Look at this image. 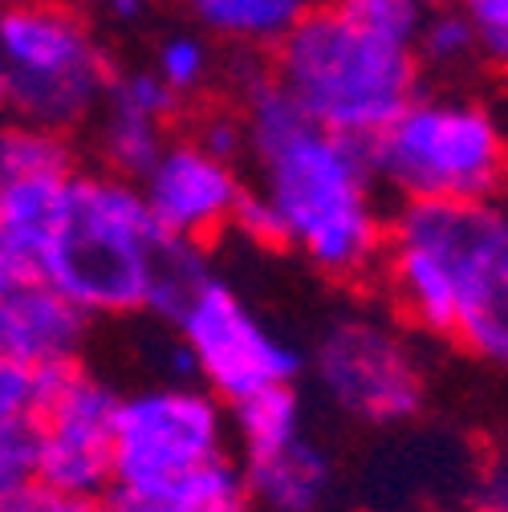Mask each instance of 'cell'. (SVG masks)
I'll return each mask as SVG.
<instances>
[{
    "label": "cell",
    "mask_w": 508,
    "mask_h": 512,
    "mask_svg": "<svg viewBox=\"0 0 508 512\" xmlns=\"http://www.w3.org/2000/svg\"><path fill=\"white\" fill-rule=\"evenodd\" d=\"M179 5L208 41L261 53L277 49L322 0H179Z\"/></svg>",
    "instance_id": "cell-16"
},
{
    "label": "cell",
    "mask_w": 508,
    "mask_h": 512,
    "mask_svg": "<svg viewBox=\"0 0 508 512\" xmlns=\"http://www.w3.org/2000/svg\"><path fill=\"white\" fill-rule=\"evenodd\" d=\"M45 171H78L66 135L41 131V126H29L21 118L0 122V183Z\"/></svg>",
    "instance_id": "cell-20"
},
{
    "label": "cell",
    "mask_w": 508,
    "mask_h": 512,
    "mask_svg": "<svg viewBox=\"0 0 508 512\" xmlns=\"http://www.w3.org/2000/svg\"><path fill=\"white\" fill-rule=\"evenodd\" d=\"M228 431L240 439L244 460L265 456L273 447H285L289 439L305 435V411H301L297 387L289 382V387H269L261 395H248L244 403L232 407Z\"/></svg>",
    "instance_id": "cell-18"
},
{
    "label": "cell",
    "mask_w": 508,
    "mask_h": 512,
    "mask_svg": "<svg viewBox=\"0 0 508 512\" xmlns=\"http://www.w3.org/2000/svg\"><path fill=\"white\" fill-rule=\"evenodd\" d=\"M33 484V435L25 431H0V500H9Z\"/></svg>",
    "instance_id": "cell-26"
},
{
    "label": "cell",
    "mask_w": 508,
    "mask_h": 512,
    "mask_svg": "<svg viewBox=\"0 0 508 512\" xmlns=\"http://www.w3.org/2000/svg\"><path fill=\"white\" fill-rule=\"evenodd\" d=\"M378 277L415 330L484 362L508 358V220L496 200H403L387 212Z\"/></svg>",
    "instance_id": "cell-2"
},
{
    "label": "cell",
    "mask_w": 508,
    "mask_h": 512,
    "mask_svg": "<svg viewBox=\"0 0 508 512\" xmlns=\"http://www.w3.org/2000/svg\"><path fill=\"white\" fill-rule=\"evenodd\" d=\"M240 472L248 500L265 504L269 512H317L334 484L330 456L309 435H297L285 447L244 460Z\"/></svg>",
    "instance_id": "cell-15"
},
{
    "label": "cell",
    "mask_w": 508,
    "mask_h": 512,
    "mask_svg": "<svg viewBox=\"0 0 508 512\" xmlns=\"http://www.w3.org/2000/svg\"><path fill=\"white\" fill-rule=\"evenodd\" d=\"M41 403V374L0 354V431H25Z\"/></svg>",
    "instance_id": "cell-24"
},
{
    "label": "cell",
    "mask_w": 508,
    "mask_h": 512,
    "mask_svg": "<svg viewBox=\"0 0 508 512\" xmlns=\"http://www.w3.org/2000/svg\"><path fill=\"white\" fill-rule=\"evenodd\" d=\"M135 183L155 228L187 244H208L232 228L236 204L244 196L240 167L216 159L192 135H171Z\"/></svg>",
    "instance_id": "cell-11"
},
{
    "label": "cell",
    "mask_w": 508,
    "mask_h": 512,
    "mask_svg": "<svg viewBox=\"0 0 508 512\" xmlns=\"http://www.w3.org/2000/svg\"><path fill=\"white\" fill-rule=\"evenodd\" d=\"M236 114L252 183L232 228L261 248H293L334 281H370L383 261L387 208L366 143L313 126L252 61L236 74Z\"/></svg>",
    "instance_id": "cell-1"
},
{
    "label": "cell",
    "mask_w": 508,
    "mask_h": 512,
    "mask_svg": "<svg viewBox=\"0 0 508 512\" xmlns=\"http://www.w3.org/2000/svg\"><path fill=\"white\" fill-rule=\"evenodd\" d=\"M334 5L374 33H383L399 45H415L435 0H334Z\"/></svg>",
    "instance_id": "cell-23"
},
{
    "label": "cell",
    "mask_w": 508,
    "mask_h": 512,
    "mask_svg": "<svg viewBox=\"0 0 508 512\" xmlns=\"http://www.w3.org/2000/svg\"><path fill=\"white\" fill-rule=\"evenodd\" d=\"M163 232L155 228L139 183L110 171H78L70 212L37 281L94 317H131L147 309L151 261Z\"/></svg>",
    "instance_id": "cell-5"
},
{
    "label": "cell",
    "mask_w": 508,
    "mask_h": 512,
    "mask_svg": "<svg viewBox=\"0 0 508 512\" xmlns=\"http://www.w3.org/2000/svg\"><path fill=\"white\" fill-rule=\"evenodd\" d=\"M155 5L159 0H86V17L90 25L102 33V29H114V33H131V29H143L151 17H155Z\"/></svg>",
    "instance_id": "cell-28"
},
{
    "label": "cell",
    "mask_w": 508,
    "mask_h": 512,
    "mask_svg": "<svg viewBox=\"0 0 508 512\" xmlns=\"http://www.w3.org/2000/svg\"><path fill=\"white\" fill-rule=\"evenodd\" d=\"M228 456V407L200 382H159L118 395L110 492L163 500L200 464Z\"/></svg>",
    "instance_id": "cell-7"
},
{
    "label": "cell",
    "mask_w": 508,
    "mask_h": 512,
    "mask_svg": "<svg viewBox=\"0 0 508 512\" xmlns=\"http://www.w3.org/2000/svg\"><path fill=\"white\" fill-rule=\"evenodd\" d=\"M151 74L179 98H196L208 90V82L216 78V57H212V41L196 29H179V33H167L159 45H155V66Z\"/></svg>",
    "instance_id": "cell-21"
},
{
    "label": "cell",
    "mask_w": 508,
    "mask_h": 512,
    "mask_svg": "<svg viewBox=\"0 0 508 512\" xmlns=\"http://www.w3.org/2000/svg\"><path fill=\"white\" fill-rule=\"evenodd\" d=\"M78 171H45L0 183V261L13 277H37L70 212Z\"/></svg>",
    "instance_id": "cell-14"
},
{
    "label": "cell",
    "mask_w": 508,
    "mask_h": 512,
    "mask_svg": "<svg viewBox=\"0 0 508 512\" xmlns=\"http://www.w3.org/2000/svg\"><path fill=\"white\" fill-rule=\"evenodd\" d=\"M476 512H508V472H504V464H496L492 476H484Z\"/></svg>",
    "instance_id": "cell-30"
},
{
    "label": "cell",
    "mask_w": 508,
    "mask_h": 512,
    "mask_svg": "<svg viewBox=\"0 0 508 512\" xmlns=\"http://www.w3.org/2000/svg\"><path fill=\"white\" fill-rule=\"evenodd\" d=\"M378 187L403 200H496L508 171L500 114L456 86L415 90L366 143Z\"/></svg>",
    "instance_id": "cell-4"
},
{
    "label": "cell",
    "mask_w": 508,
    "mask_h": 512,
    "mask_svg": "<svg viewBox=\"0 0 508 512\" xmlns=\"http://www.w3.org/2000/svg\"><path fill=\"white\" fill-rule=\"evenodd\" d=\"M163 500H171L179 512H248V488L236 460L216 456L200 464L192 476H183Z\"/></svg>",
    "instance_id": "cell-22"
},
{
    "label": "cell",
    "mask_w": 508,
    "mask_h": 512,
    "mask_svg": "<svg viewBox=\"0 0 508 512\" xmlns=\"http://www.w3.org/2000/svg\"><path fill=\"white\" fill-rule=\"evenodd\" d=\"M90 338V317L70 305L53 285L17 277L0 289V354L49 374L78 366Z\"/></svg>",
    "instance_id": "cell-13"
},
{
    "label": "cell",
    "mask_w": 508,
    "mask_h": 512,
    "mask_svg": "<svg viewBox=\"0 0 508 512\" xmlns=\"http://www.w3.org/2000/svg\"><path fill=\"white\" fill-rule=\"evenodd\" d=\"M179 110L183 102L151 70L110 74V86L94 114V143L102 155V171L139 179L171 139V122L179 118Z\"/></svg>",
    "instance_id": "cell-12"
},
{
    "label": "cell",
    "mask_w": 508,
    "mask_h": 512,
    "mask_svg": "<svg viewBox=\"0 0 508 512\" xmlns=\"http://www.w3.org/2000/svg\"><path fill=\"white\" fill-rule=\"evenodd\" d=\"M102 512H179V508L171 500H151V496H114V504Z\"/></svg>",
    "instance_id": "cell-31"
},
{
    "label": "cell",
    "mask_w": 508,
    "mask_h": 512,
    "mask_svg": "<svg viewBox=\"0 0 508 512\" xmlns=\"http://www.w3.org/2000/svg\"><path fill=\"white\" fill-rule=\"evenodd\" d=\"M192 139L204 151H212L216 159H228V163H236L244 155V126H240V114L236 110H212V114H204L196 122Z\"/></svg>",
    "instance_id": "cell-27"
},
{
    "label": "cell",
    "mask_w": 508,
    "mask_h": 512,
    "mask_svg": "<svg viewBox=\"0 0 508 512\" xmlns=\"http://www.w3.org/2000/svg\"><path fill=\"white\" fill-rule=\"evenodd\" d=\"M313 370L338 411L374 427L407 423L427 403L419 350L395 322L374 313L334 317L313 350Z\"/></svg>",
    "instance_id": "cell-9"
},
{
    "label": "cell",
    "mask_w": 508,
    "mask_h": 512,
    "mask_svg": "<svg viewBox=\"0 0 508 512\" xmlns=\"http://www.w3.org/2000/svg\"><path fill=\"white\" fill-rule=\"evenodd\" d=\"M208 277H212V269H208L204 244H187V240L163 236L159 248H155V261H151L147 313L171 322V317L187 305V297H192Z\"/></svg>",
    "instance_id": "cell-19"
},
{
    "label": "cell",
    "mask_w": 508,
    "mask_h": 512,
    "mask_svg": "<svg viewBox=\"0 0 508 512\" xmlns=\"http://www.w3.org/2000/svg\"><path fill=\"white\" fill-rule=\"evenodd\" d=\"M9 281H17V277H13V273H9V269H5V261H0V289H5V285H9Z\"/></svg>",
    "instance_id": "cell-32"
},
{
    "label": "cell",
    "mask_w": 508,
    "mask_h": 512,
    "mask_svg": "<svg viewBox=\"0 0 508 512\" xmlns=\"http://www.w3.org/2000/svg\"><path fill=\"white\" fill-rule=\"evenodd\" d=\"M273 82L330 135L370 143L419 90L411 45H399L322 0L277 49Z\"/></svg>",
    "instance_id": "cell-3"
},
{
    "label": "cell",
    "mask_w": 508,
    "mask_h": 512,
    "mask_svg": "<svg viewBox=\"0 0 508 512\" xmlns=\"http://www.w3.org/2000/svg\"><path fill=\"white\" fill-rule=\"evenodd\" d=\"M411 53H415L419 78L431 74L443 86H456L460 78H468L472 70L484 66L476 33H472V25L464 21V13L452 5V0H448V5H439V0H435V9L427 13Z\"/></svg>",
    "instance_id": "cell-17"
},
{
    "label": "cell",
    "mask_w": 508,
    "mask_h": 512,
    "mask_svg": "<svg viewBox=\"0 0 508 512\" xmlns=\"http://www.w3.org/2000/svg\"><path fill=\"white\" fill-rule=\"evenodd\" d=\"M118 395L106 378L66 366L41 374V403L29 423L33 484L98 504L110 492V439Z\"/></svg>",
    "instance_id": "cell-10"
},
{
    "label": "cell",
    "mask_w": 508,
    "mask_h": 512,
    "mask_svg": "<svg viewBox=\"0 0 508 512\" xmlns=\"http://www.w3.org/2000/svg\"><path fill=\"white\" fill-rule=\"evenodd\" d=\"M476 33L484 66H504L508 57V0H452Z\"/></svg>",
    "instance_id": "cell-25"
},
{
    "label": "cell",
    "mask_w": 508,
    "mask_h": 512,
    "mask_svg": "<svg viewBox=\"0 0 508 512\" xmlns=\"http://www.w3.org/2000/svg\"><path fill=\"white\" fill-rule=\"evenodd\" d=\"M0 512H102V504L70 500V496H57V492H49L41 484H25L9 500H0Z\"/></svg>",
    "instance_id": "cell-29"
},
{
    "label": "cell",
    "mask_w": 508,
    "mask_h": 512,
    "mask_svg": "<svg viewBox=\"0 0 508 512\" xmlns=\"http://www.w3.org/2000/svg\"><path fill=\"white\" fill-rule=\"evenodd\" d=\"M171 326L192 358L200 387L224 407H236L269 387H289L301 370V354L277 338L216 273L187 297Z\"/></svg>",
    "instance_id": "cell-8"
},
{
    "label": "cell",
    "mask_w": 508,
    "mask_h": 512,
    "mask_svg": "<svg viewBox=\"0 0 508 512\" xmlns=\"http://www.w3.org/2000/svg\"><path fill=\"white\" fill-rule=\"evenodd\" d=\"M102 33L74 0L0 5V106L13 118L70 135L94 122L110 86Z\"/></svg>",
    "instance_id": "cell-6"
}]
</instances>
